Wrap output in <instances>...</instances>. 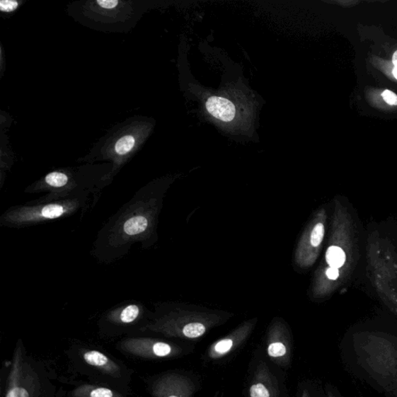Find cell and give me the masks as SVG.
<instances>
[{
    "instance_id": "cell-6",
    "label": "cell",
    "mask_w": 397,
    "mask_h": 397,
    "mask_svg": "<svg viewBox=\"0 0 397 397\" xmlns=\"http://www.w3.org/2000/svg\"><path fill=\"white\" fill-rule=\"evenodd\" d=\"M135 145V139L132 135H126L120 139L115 144V151L120 156L127 155Z\"/></svg>"
},
{
    "instance_id": "cell-18",
    "label": "cell",
    "mask_w": 397,
    "mask_h": 397,
    "mask_svg": "<svg viewBox=\"0 0 397 397\" xmlns=\"http://www.w3.org/2000/svg\"><path fill=\"white\" fill-rule=\"evenodd\" d=\"M383 98L384 100L392 106H396L397 105V96L391 92V91H385L383 93Z\"/></svg>"
},
{
    "instance_id": "cell-22",
    "label": "cell",
    "mask_w": 397,
    "mask_h": 397,
    "mask_svg": "<svg viewBox=\"0 0 397 397\" xmlns=\"http://www.w3.org/2000/svg\"><path fill=\"white\" fill-rule=\"evenodd\" d=\"M393 74L394 77L397 79V69L394 68L393 70Z\"/></svg>"
},
{
    "instance_id": "cell-14",
    "label": "cell",
    "mask_w": 397,
    "mask_h": 397,
    "mask_svg": "<svg viewBox=\"0 0 397 397\" xmlns=\"http://www.w3.org/2000/svg\"><path fill=\"white\" fill-rule=\"evenodd\" d=\"M233 345V342L230 339L223 340L218 343L215 346V350L219 353L228 352Z\"/></svg>"
},
{
    "instance_id": "cell-19",
    "label": "cell",
    "mask_w": 397,
    "mask_h": 397,
    "mask_svg": "<svg viewBox=\"0 0 397 397\" xmlns=\"http://www.w3.org/2000/svg\"><path fill=\"white\" fill-rule=\"evenodd\" d=\"M96 3L103 9L107 10H112L119 4L117 0H98Z\"/></svg>"
},
{
    "instance_id": "cell-21",
    "label": "cell",
    "mask_w": 397,
    "mask_h": 397,
    "mask_svg": "<svg viewBox=\"0 0 397 397\" xmlns=\"http://www.w3.org/2000/svg\"><path fill=\"white\" fill-rule=\"evenodd\" d=\"M393 62L396 69H397V51L395 52L393 56Z\"/></svg>"
},
{
    "instance_id": "cell-13",
    "label": "cell",
    "mask_w": 397,
    "mask_h": 397,
    "mask_svg": "<svg viewBox=\"0 0 397 397\" xmlns=\"http://www.w3.org/2000/svg\"><path fill=\"white\" fill-rule=\"evenodd\" d=\"M153 351L159 357H164V356L169 355L172 350L168 344L159 343L154 345Z\"/></svg>"
},
{
    "instance_id": "cell-3",
    "label": "cell",
    "mask_w": 397,
    "mask_h": 397,
    "mask_svg": "<svg viewBox=\"0 0 397 397\" xmlns=\"http://www.w3.org/2000/svg\"><path fill=\"white\" fill-rule=\"evenodd\" d=\"M207 111L215 118L224 121V122H231L235 117L234 105L229 100L222 97H209L206 103Z\"/></svg>"
},
{
    "instance_id": "cell-4",
    "label": "cell",
    "mask_w": 397,
    "mask_h": 397,
    "mask_svg": "<svg viewBox=\"0 0 397 397\" xmlns=\"http://www.w3.org/2000/svg\"><path fill=\"white\" fill-rule=\"evenodd\" d=\"M346 253L341 247L331 246L327 250L326 261L330 269H341L346 263Z\"/></svg>"
},
{
    "instance_id": "cell-5",
    "label": "cell",
    "mask_w": 397,
    "mask_h": 397,
    "mask_svg": "<svg viewBox=\"0 0 397 397\" xmlns=\"http://www.w3.org/2000/svg\"><path fill=\"white\" fill-rule=\"evenodd\" d=\"M69 176L61 172L51 173L45 178V184L52 190H62L69 184Z\"/></svg>"
},
{
    "instance_id": "cell-8",
    "label": "cell",
    "mask_w": 397,
    "mask_h": 397,
    "mask_svg": "<svg viewBox=\"0 0 397 397\" xmlns=\"http://www.w3.org/2000/svg\"><path fill=\"white\" fill-rule=\"evenodd\" d=\"M205 326L200 323H188L183 330V335L190 338L200 337L205 333Z\"/></svg>"
},
{
    "instance_id": "cell-7",
    "label": "cell",
    "mask_w": 397,
    "mask_h": 397,
    "mask_svg": "<svg viewBox=\"0 0 397 397\" xmlns=\"http://www.w3.org/2000/svg\"><path fill=\"white\" fill-rule=\"evenodd\" d=\"M140 307L136 304H130L120 313V320L125 323H129L134 321L139 318L140 314Z\"/></svg>"
},
{
    "instance_id": "cell-24",
    "label": "cell",
    "mask_w": 397,
    "mask_h": 397,
    "mask_svg": "<svg viewBox=\"0 0 397 397\" xmlns=\"http://www.w3.org/2000/svg\"><path fill=\"white\" fill-rule=\"evenodd\" d=\"M396 390H397V379H396Z\"/></svg>"
},
{
    "instance_id": "cell-9",
    "label": "cell",
    "mask_w": 397,
    "mask_h": 397,
    "mask_svg": "<svg viewBox=\"0 0 397 397\" xmlns=\"http://www.w3.org/2000/svg\"><path fill=\"white\" fill-rule=\"evenodd\" d=\"M86 362L92 366L103 367L108 363V359L103 354L96 351L88 352L84 355Z\"/></svg>"
},
{
    "instance_id": "cell-15",
    "label": "cell",
    "mask_w": 397,
    "mask_h": 397,
    "mask_svg": "<svg viewBox=\"0 0 397 397\" xmlns=\"http://www.w3.org/2000/svg\"><path fill=\"white\" fill-rule=\"evenodd\" d=\"M19 3L18 1H10V0H3L0 2V9L3 12H12L17 9Z\"/></svg>"
},
{
    "instance_id": "cell-16",
    "label": "cell",
    "mask_w": 397,
    "mask_h": 397,
    "mask_svg": "<svg viewBox=\"0 0 397 397\" xmlns=\"http://www.w3.org/2000/svg\"><path fill=\"white\" fill-rule=\"evenodd\" d=\"M113 392L106 388H98L93 391L91 397H113Z\"/></svg>"
},
{
    "instance_id": "cell-23",
    "label": "cell",
    "mask_w": 397,
    "mask_h": 397,
    "mask_svg": "<svg viewBox=\"0 0 397 397\" xmlns=\"http://www.w3.org/2000/svg\"><path fill=\"white\" fill-rule=\"evenodd\" d=\"M169 397H178L176 396H170Z\"/></svg>"
},
{
    "instance_id": "cell-20",
    "label": "cell",
    "mask_w": 397,
    "mask_h": 397,
    "mask_svg": "<svg viewBox=\"0 0 397 397\" xmlns=\"http://www.w3.org/2000/svg\"><path fill=\"white\" fill-rule=\"evenodd\" d=\"M327 277L332 281L337 280L340 277V271L338 270L328 268L326 270Z\"/></svg>"
},
{
    "instance_id": "cell-17",
    "label": "cell",
    "mask_w": 397,
    "mask_h": 397,
    "mask_svg": "<svg viewBox=\"0 0 397 397\" xmlns=\"http://www.w3.org/2000/svg\"><path fill=\"white\" fill-rule=\"evenodd\" d=\"M6 397H29V394L25 389L16 387L8 393Z\"/></svg>"
},
{
    "instance_id": "cell-25",
    "label": "cell",
    "mask_w": 397,
    "mask_h": 397,
    "mask_svg": "<svg viewBox=\"0 0 397 397\" xmlns=\"http://www.w3.org/2000/svg\"><path fill=\"white\" fill-rule=\"evenodd\" d=\"M330 397H335V396H330Z\"/></svg>"
},
{
    "instance_id": "cell-11",
    "label": "cell",
    "mask_w": 397,
    "mask_h": 397,
    "mask_svg": "<svg viewBox=\"0 0 397 397\" xmlns=\"http://www.w3.org/2000/svg\"><path fill=\"white\" fill-rule=\"evenodd\" d=\"M268 352L272 357H280L286 354L287 348L282 343H272L269 347Z\"/></svg>"
},
{
    "instance_id": "cell-10",
    "label": "cell",
    "mask_w": 397,
    "mask_h": 397,
    "mask_svg": "<svg viewBox=\"0 0 397 397\" xmlns=\"http://www.w3.org/2000/svg\"><path fill=\"white\" fill-rule=\"evenodd\" d=\"M323 236H325V226L322 223L316 224L311 237V245L313 247H318L321 246Z\"/></svg>"
},
{
    "instance_id": "cell-2",
    "label": "cell",
    "mask_w": 397,
    "mask_h": 397,
    "mask_svg": "<svg viewBox=\"0 0 397 397\" xmlns=\"http://www.w3.org/2000/svg\"><path fill=\"white\" fill-rule=\"evenodd\" d=\"M149 219L146 210L136 209L133 214L127 216L126 220L121 223L119 229L120 239H137L149 229Z\"/></svg>"
},
{
    "instance_id": "cell-12",
    "label": "cell",
    "mask_w": 397,
    "mask_h": 397,
    "mask_svg": "<svg viewBox=\"0 0 397 397\" xmlns=\"http://www.w3.org/2000/svg\"><path fill=\"white\" fill-rule=\"evenodd\" d=\"M269 391L261 384H255L251 387V397H270Z\"/></svg>"
},
{
    "instance_id": "cell-1",
    "label": "cell",
    "mask_w": 397,
    "mask_h": 397,
    "mask_svg": "<svg viewBox=\"0 0 397 397\" xmlns=\"http://www.w3.org/2000/svg\"><path fill=\"white\" fill-rule=\"evenodd\" d=\"M79 202L77 200L54 202H40L37 206L20 207L8 213L5 220L18 226L56 220V219L75 212L80 205Z\"/></svg>"
}]
</instances>
